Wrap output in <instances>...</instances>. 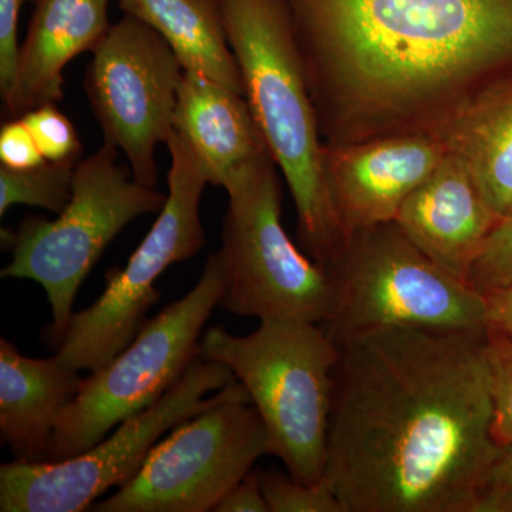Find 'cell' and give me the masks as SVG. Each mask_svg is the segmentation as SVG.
<instances>
[{"instance_id": "6da1fadb", "label": "cell", "mask_w": 512, "mask_h": 512, "mask_svg": "<svg viewBox=\"0 0 512 512\" xmlns=\"http://www.w3.org/2000/svg\"><path fill=\"white\" fill-rule=\"evenodd\" d=\"M487 329L338 340L326 480L345 512H471L498 444Z\"/></svg>"}, {"instance_id": "7a4b0ae2", "label": "cell", "mask_w": 512, "mask_h": 512, "mask_svg": "<svg viewBox=\"0 0 512 512\" xmlns=\"http://www.w3.org/2000/svg\"><path fill=\"white\" fill-rule=\"evenodd\" d=\"M323 144L446 138L512 80V0H282Z\"/></svg>"}, {"instance_id": "3957f363", "label": "cell", "mask_w": 512, "mask_h": 512, "mask_svg": "<svg viewBox=\"0 0 512 512\" xmlns=\"http://www.w3.org/2000/svg\"><path fill=\"white\" fill-rule=\"evenodd\" d=\"M244 96L268 153L284 175L305 254L338 264L349 234L333 205L318 120L282 0H217Z\"/></svg>"}, {"instance_id": "277c9868", "label": "cell", "mask_w": 512, "mask_h": 512, "mask_svg": "<svg viewBox=\"0 0 512 512\" xmlns=\"http://www.w3.org/2000/svg\"><path fill=\"white\" fill-rule=\"evenodd\" d=\"M198 356L234 372L264 423L268 454L281 458L293 480H323L339 357L325 326L265 319L244 336L214 326L201 336Z\"/></svg>"}, {"instance_id": "5b68a950", "label": "cell", "mask_w": 512, "mask_h": 512, "mask_svg": "<svg viewBox=\"0 0 512 512\" xmlns=\"http://www.w3.org/2000/svg\"><path fill=\"white\" fill-rule=\"evenodd\" d=\"M336 305L326 323L338 340L379 328L487 329V302L407 237L396 221L357 229L329 269Z\"/></svg>"}, {"instance_id": "8992f818", "label": "cell", "mask_w": 512, "mask_h": 512, "mask_svg": "<svg viewBox=\"0 0 512 512\" xmlns=\"http://www.w3.org/2000/svg\"><path fill=\"white\" fill-rule=\"evenodd\" d=\"M225 191L229 204L220 252L227 285L221 308L245 318L325 326L335 311V279L286 234L282 185L271 154L244 165Z\"/></svg>"}, {"instance_id": "52a82bcc", "label": "cell", "mask_w": 512, "mask_h": 512, "mask_svg": "<svg viewBox=\"0 0 512 512\" xmlns=\"http://www.w3.org/2000/svg\"><path fill=\"white\" fill-rule=\"evenodd\" d=\"M104 143L74 170L72 198L56 220L28 217L15 231L2 279H29L45 289L52 309V345H59L84 279L104 249L141 215L163 210L167 195L134 180Z\"/></svg>"}, {"instance_id": "ba28073f", "label": "cell", "mask_w": 512, "mask_h": 512, "mask_svg": "<svg viewBox=\"0 0 512 512\" xmlns=\"http://www.w3.org/2000/svg\"><path fill=\"white\" fill-rule=\"evenodd\" d=\"M225 285L224 258L217 251L184 298L148 319L126 349L83 379L57 420L46 461L79 456L168 392L198 356L202 328L220 306Z\"/></svg>"}, {"instance_id": "9c48e42d", "label": "cell", "mask_w": 512, "mask_h": 512, "mask_svg": "<svg viewBox=\"0 0 512 512\" xmlns=\"http://www.w3.org/2000/svg\"><path fill=\"white\" fill-rule=\"evenodd\" d=\"M168 194L157 221L124 268L107 272V285L89 308L74 312L56 346V357L69 369L93 373L127 348L146 325L160 292L157 279L177 262L187 261L205 245L200 205L208 184L190 141L174 130Z\"/></svg>"}, {"instance_id": "30bf717a", "label": "cell", "mask_w": 512, "mask_h": 512, "mask_svg": "<svg viewBox=\"0 0 512 512\" xmlns=\"http://www.w3.org/2000/svg\"><path fill=\"white\" fill-rule=\"evenodd\" d=\"M222 363L197 356L157 402L128 417L109 437L63 461L15 460L0 466V511L90 510L110 488L123 487L143 466L161 437L197 416L235 382Z\"/></svg>"}, {"instance_id": "8fae6325", "label": "cell", "mask_w": 512, "mask_h": 512, "mask_svg": "<svg viewBox=\"0 0 512 512\" xmlns=\"http://www.w3.org/2000/svg\"><path fill=\"white\" fill-rule=\"evenodd\" d=\"M268 454L261 416L238 380L197 416L158 441L136 476L96 512L214 511Z\"/></svg>"}, {"instance_id": "7c38bea8", "label": "cell", "mask_w": 512, "mask_h": 512, "mask_svg": "<svg viewBox=\"0 0 512 512\" xmlns=\"http://www.w3.org/2000/svg\"><path fill=\"white\" fill-rule=\"evenodd\" d=\"M92 53L84 89L104 143L126 156L137 183L157 188V148L175 130L183 64L156 30L128 13Z\"/></svg>"}, {"instance_id": "4fadbf2b", "label": "cell", "mask_w": 512, "mask_h": 512, "mask_svg": "<svg viewBox=\"0 0 512 512\" xmlns=\"http://www.w3.org/2000/svg\"><path fill=\"white\" fill-rule=\"evenodd\" d=\"M446 138L397 136L323 148V170L339 220L357 229L396 220L404 201L447 157Z\"/></svg>"}, {"instance_id": "5bb4252c", "label": "cell", "mask_w": 512, "mask_h": 512, "mask_svg": "<svg viewBox=\"0 0 512 512\" xmlns=\"http://www.w3.org/2000/svg\"><path fill=\"white\" fill-rule=\"evenodd\" d=\"M394 221L436 264L466 279L471 262L500 217L485 201L466 165L450 150L404 201Z\"/></svg>"}, {"instance_id": "9a60e30c", "label": "cell", "mask_w": 512, "mask_h": 512, "mask_svg": "<svg viewBox=\"0 0 512 512\" xmlns=\"http://www.w3.org/2000/svg\"><path fill=\"white\" fill-rule=\"evenodd\" d=\"M28 35L19 49L15 79L3 97L10 119L62 100L64 69L93 52L109 23V0H37Z\"/></svg>"}, {"instance_id": "2e32d148", "label": "cell", "mask_w": 512, "mask_h": 512, "mask_svg": "<svg viewBox=\"0 0 512 512\" xmlns=\"http://www.w3.org/2000/svg\"><path fill=\"white\" fill-rule=\"evenodd\" d=\"M174 128L190 141L208 184L224 190L244 165L268 151L244 94L195 70L184 69Z\"/></svg>"}, {"instance_id": "e0dca14e", "label": "cell", "mask_w": 512, "mask_h": 512, "mask_svg": "<svg viewBox=\"0 0 512 512\" xmlns=\"http://www.w3.org/2000/svg\"><path fill=\"white\" fill-rule=\"evenodd\" d=\"M82 383L79 372L56 356H25L0 339V434L16 460L46 461L57 420Z\"/></svg>"}, {"instance_id": "ac0fdd59", "label": "cell", "mask_w": 512, "mask_h": 512, "mask_svg": "<svg viewBox=\"0 0 512 512\" xmlns=\"http://www.w3.org/2000/svg\"><path fill=\"white\" fill-rule=\"evenodd\" d=\"M128 15L163 37L184 69L244 94L241 70L229 46L217 0H117Z\"/></svg>"}, {"instance_id": "d6986e66", "label": "cell", "mask_w": 512, "mask_h": 512, "mask_svg": "<svg viewBox=\"0 0 512 512\" xmlns=\"http://www.w3.org/2000/svg\"><path fill=\"white\" fill-rule=\"evenodd\" d=\"M491 210L512 215V80L467 113L446 137Z\"/></svg>"}, {"instance_id": "ffe728a7", "label": "cell", "mask_w": 512, "mask_h": 512, "mask_svg": "<svg viewBox=\"0 0 512 512\" xmlns=\"http://www.w3.org/2000/svg\"><path fill=\"white\" fill-rule=\"evenodd\" d=\"M77 164L79 161H45L26 170L0 164V215L13 205H30L59 215L72 198Z\"/></svg>"}, {"instance_id": "44dd1931", "label": "cell", "mask_w": 512, "mask_h": 512, "mask_svg": "<svg viewBox=\"0 0 512 512\" xmlns=\"http://www.w3.org/2000/svg\"><path fill=\"white\" fill-rule=\"evenodd\" d=\"M259 477L269 512H345L326 477L316 484L299 483L276 471Z\"/></svg>"}, {"instance_id": "7402d4cb", "label": "cell", "mask_w": 512, "mask_h": 512, "mask_svg": "<svg viewBox=\"0 0 512 512\" xmlns=\"http://www.w3.org/2000/svg\"><path fill=\"white\" fill-rule=\"evenodd\" d=\"M466 281L481 295L512 288V215L500 218L468 268Z\"/></svg>"}, {"instance_id": "603a6c76", "label": "cell", "mask_w": 512, "mask_h": 512, "mask_svg": "<svg viewBox=\"0 0 512 512\" xmlns=\"http://www.w3.org/2000/svg\"><path fill=\"white\" fill-rule=\"evenodd\" d=\"M485 356L493 396V436L503 444L512 440V339L487 328Z\"/></svg>"}, {"instance_id": "cb8c5ba5", "label": "cell", "mask_w": 512, "mask_h": 512, "mask_svg": "<svg viewBox=\"0 0 512 512\" xmlns=\"http://www.w3.org/2000/svg\"><path fill=\"white\" fill-rule=\"evenodd\" d=\"M23 121L47 161H80L82 144L76 127L55 104H45L23 114Z\"/></svg>"}, {"instance_id": "d4e9b609", "label": "cell", "mask_w": 512, "mask_h": 512, "mask_svg": "<svg viewBox=\"0 0 512 512\" xmlns=\"http://www.w3.org/2000/svg\"><path fill=\"white\" fill-rule=\"evenodd\" d=\"M471 512H512V440L498 444Z\"/></svg>"}, {"instance_id": "484cf974", "label": "cell", "mask_w": 512, "mask_h": 512, "mask_svg": "<svg viewBox=\"0 0 512 512\" xmlns=\"http://www.w3.org/2000/svg\"><path fill=\"white\" fill-rule=\"evenodd\" d=\"M45 161L22 117L9 119L3 124L0 130V164L15 170H26Z\"/></svg>"}, {"instance_id": "4316f807", "label": "cell", "mask_w": 512, "mask_h": 512, "mask_svg": "<svg viewBox=\"0 0 512 512\" xmlns=\"http://www.w3.org/2000/svg\"><path fill=\"white\" fill-rule=\"evenodd\" d=\"M28 0H0V93L8 96L15 79L19 57L20 10ZM37 2V0H35Z\"/></svg>"}, {"instance_id": "83f0119b", "label": "cell", "mask_w": 512, "mask_h": 512, "mask_svg": "<svg viewBox=\"0 0 512 512\" xmlns=\"http://www.w3.org/2000/svg\"><path fill=\"white\" fill-rule=\"evenodd\" d=\"M214 512H269L259 473L249 471L247 477L222 498Z\"/></svg>"}, {"instance_id": "f1b7e54d", "label": "cell", "mask_w": 512, "mask_h": 512, "mask_svg": "<svg viewBox=\"0 0 512 512\" xmlns=\"http://www.w3.org/2000/svg\"><path fill=\"white\" fill-rule=\"evenodd\" d=\"M487 328L512 339V288L487 293Z\"/></svg>"}]
</instances>
